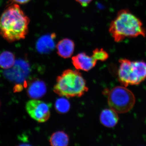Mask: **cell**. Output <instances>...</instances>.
Masks as SVG:
<instances>
[{
  "instance_id": "cell-1",
  "label": "cell",
  "mask_w": 146,
  "mask_h": 146,
  "mask_svg": "<svg viewBox=\"0 0 146 146\" xmlns=\"http://www.w3.org/2000/svg\"><path fill=\"white\" fill-rule=\"evenodd\" d=\"M29 23V18L18 5H11L0 18V34L9 42L25 39Z\"/></svg>"
},
{
  "instance_id": "cell-2",
  "label": "cell",
  "mask_w": 146,
  "mask_h": 146,
  "mask_svg": "<svg viewBox=\"0 0 146 146\" xmlns=\"http://www.w3.org/2000/svg\"><path fill=\"white\" fill-rule=\"evenodd\" d=\"M109 31L114 41L119 42L126 38L146 36L141 20L127 9L120 10L110 23Z\"/></svg>"
},
{
  "instance_id": "cell-3",
  "label": "cell",
  "mask_w": 146,
  "mask_h": 146,
  "mask_svg": "<svg viewBox=\"0 0 146 146\" xmlns=\"http://www.w3.org/2000/svg\"><path fill=\"white\" fill-rule=\"evenodd\" d=\"M88 89L81 73L68 69L57 77L53 91L60 96L68 98L82 96Z\"/></svg>"
},
{
  "instance_id": "cell-4",
  "label": "cell",
  "mask_w": 146,
  "mask_h": 146,
  "mask_svg": "<svg viewBox=\"0 0 146 146\" xmlns=\"http://www.w3.org/2000/svg\"><path fill=\"white\" fill-rule=\"evenodd\" d=\"M118 79L125 87L140 84L146 78V63L122 58L119 60Z\"/></svg>"
},
{
  "instance_id": "cell-5",
  "label": "cell",
  "mask_w": 146,
  "mask_h": 146,
  "mask_svg": "<svg viewBox=\"0 0 146 146\" xmlns=\"http://www.w3.org/2000/svg\"><path fill=\"white\" fill-rule=\"evenodd\" d=\"M135 102L134 94L125 86H116L108 94V105L117 113L129 112L134 106Z\"/></svg>"
},
{
  "instance_id": "cell-6",
  "label": "cell",
  "mask_w": 146,
  "mask_h": 146,
  "mask_svg": "<svg viewBox=\"0 0 146 146\" xmlns=\"http://www.w3.org/2000/svg\"><path fill=\"white\" fill-rule=\"evenodd\" d=\"M51 104L38 100L32 99L26 104V110L31 117L39 123H44L49 119Z\"/></svg>"
},
{
  "instance_id": "cell-7",
  "label": "cell",
  "mask_w": 146,
  "mask_h": 146,
  "mask_svg": "<svg viewBox=\"0 0 146 146\" xmlns=\"http://www.w3.org/2000/svg\"><path fill=\"white\" fill-rule=\"evenodd\" d=\"M7 70L5 74L7 75L8 78L20 82L23 81L29 73V64L26 60L19 59L16 61L12 68Z\"/></svg>"
},
{
  "instance_id": "cell-8",
  "label": "cell",
  "mask_w": 146,
  "mask_h": 146,
  "mask_svg": "<svg viewBox=\"0 0 146 146\" xmlns=\"http://www.w3.org/2000/svg\"><path fill=\"white\" fill-rule=\"evenodd\" d=\"M97 61L85 53H80L72 58V63L77 70L88 72L96 65Z\"/></svg>"
},
{
  "instance_id": "cell-9",
  "label": "cell",
  "mask_w": 146,
  "mask_h": 146,
  "mask_svg": "<svg viewBox=\"0 0 146 146\" xmlns=\"http://www.w3.org/2000/svg\"><path fill=\"white\" fill-rule=\"evenodd\" d=\"M47 87L44 81L38 79H35L29 84L27 94L32 99L38 100L46 94Z\"/></svg>"
},
{
  "instance_id": "cell-10",
  "label": "cell",
  "mask_w": 146,
  "mask_h": 146,
  "mask_svg": "<svg viewBox=\"0 0 146 146\" xmlns=\"http://www.w3.org/2000/svg\"><path fill=\"white\" fill-rule=\"evenodd\" d=\"M55 33L47 34L40 37L36 42V48L38 52L46 54L51 52L54 49Z\"/></svg>"
},
{
  "instance_id": "cell-11",
  "label": "cell",
  "mask_w": 146,
  "mask_h": 146,
  "mask_svg": "<svg viewBox=\"0 0 146 146\" xmlns=\"http://www.w3.org/2000/svg\"><path fill=\"white\" fill-rule=\"evenodd\" d=\"M74 42L68 38L60 40L56 45L58 54L64 58H68L72 55L75 50Z\"/></svg>"
},
{
  "instance_id": "cell-12",
  "label": "cell",
  "mask_w": 146,
  "mask_h": 146,
  "mask_svg": "<svg viewBox=\"0 0 146 146\" xmlns=\"http://www.w3.org/2000/svg\"><path fill=\"white\" fill-rule=\"evenodd\" d=\"M119 120L117 113L111 108L104 110L100 115L101 123L107 127H114L117 123Z\"/></svg>"
},
{
  "instance_id": "cell-13",
  "label": "cell",
  "mask_w": 146,
  "mask_h": 146,
  "mask_svg": "<svg viewBox=\"0 0 146 146\" xmlns=\"http://www.w3.org/2000/svg\"><path fill=\"white\" fill-rule=\"evenodd\" d=\"M49 142L51 146H67L69 143V136L64 131H56L50 137Z\"/></svg>"
},
{
  "instance_id": "cell-14",
  "label": "cell",
  "mask_w": 146,
  "mask_h": 146,
  "mask_svg": "<svg viewBox=\"0 0 146 146\" xmlns=\"http://www.w3.org/2000/svg\"><path fill=\"white\" fill-rule=\"evenodd\" d=\"M16 61L15 55L11 52L5 51L0 54V68L2 69L12 68Z\"/></svg>"
},
{
  "instance_id": "cell-15",
  "label": "cell",
  "mask_w": 146,
  "mask_h": 146,
  "mask_svg": "<svg viewBox=\"0 0 146 146\" xmlns=\"http://www.w3.org/2000/svg\"><path fill=\"white\" fill-rule=\"evenodd\" d=\"M56 110L59 114H65L70 108V104L68 100L61 98L56 100L55 103Z\"/></svg>"
},
{
  "instance_id": "cell-16",
  "label": "cell",
  "mask_w": 146,
  "mask_h": 146,
  "mask_svg": "<svg viewBox=\"0 0 146 146\" xmlns=\"http://www.w3.org/2000/svg\"><path fill=\"white\" fill-rule=\"evenodd\" d=\"M92 56L97 61L100 60L104 62L107 60L109 54L103 48H96L93 51Z\"/></svg>"
},
{
  "instance_id": "cell-17",
  "label": "cell",
  "mask_w": 146,
  "mask_h": 146,
  "mask_svg": "<svg viewBox=\"0 0 146 146\" xmlns=\"http://www.w3.org/2000/svg\"><path fill=\"white\" fill-rule=\"evenodd\" d=\"M76 1L79 3L80 4V5L85 7L89 5L93 0H76Z\"/></svg>"
},
{
  "instance_id": "cell-18",
  "label": "cell",
  "mask_w": 146,
  "mask_h": 146,
  "mask_svg": "<svg viewBox=\"0 0 146 146\" xmlns=\"http://www.w3.org/2000/svg\"><path fill=\"white\" fill-rule=\"evenodd\" d=\"M31 0H10L12 3H18L19 4H25L29 2Z\"/></svg>"
}]
</instances>
